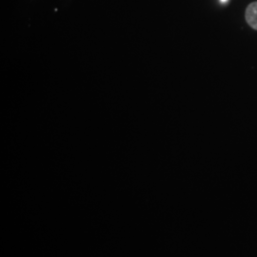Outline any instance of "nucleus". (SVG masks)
<instances>
[{
  "mask_svg": "<svg viewBox=\"0 0 257 257\" xmlns=\"http://www.w3.org/2000/svg\"><path fill=\"white\" fill-rule=\"evenodd\" d=\"M220 1H221V2H226L227 0H220Z\"/></svg>",
  "mask_w": 257,
  "mask_h": 257,
  "instance_id": "nucleus-2",
  "label": "nucleus"
},
{
  "mask_svg": "<svg viewBox=\"0 0 257 257\" xmlns=\"http://www.w3.org/2000/svg\"><path fill=\"white\" fill-rule=\"evenodd\" d=\"M245 17L247 23L257 31V2H253L247 7Z\"/></svg>",
  "mask_w": 257,
  "mask_h": 257,
  "instance_id": "nucleus-1",
  "label": "nucleus"
}]
</instances>
